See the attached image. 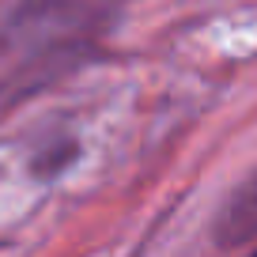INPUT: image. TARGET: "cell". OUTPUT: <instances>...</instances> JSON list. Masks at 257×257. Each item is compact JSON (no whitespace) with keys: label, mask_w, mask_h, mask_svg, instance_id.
<instances>
[{"label":"cell","mask_w":257,"mask_h":257,"mask_svg":"<svg viewBox=\"0 0 257 257\" xmlns=\"http://www.w3.org/2000/svg\"><path fill=\"white\" fill-rule=\"evenodd\" d=\"M117 16L121 0H16L0 19V110L83 68Z\"/></svg>","instance_id":"obj_1"},{"label":"cell","mask_w":257,"mask_h":257,"mask_svg":"<svg viewBox=\"0 0 257 257\" xmlns=\"http://www.w3.org/2000/svg\"><path fill=\"white\" fill-rule=\"evenodd\" d=\"M216 242L219 249H246L257 242V170L246 174L216 212Z\"/></svg>","instance_id":"obj_2"},{"label":"cell","mask_w":257,"mask_h":257,"mask_svg":"<svg viewBox=\"0 0 257 257\" xmlns=\"http://www.w3.org/2000/svg\"><path fill=\"white\" fill-rule=\"evenodd\" d=\"M249 257H257V249H253V253H249Z\"/></svg>","instance_id":"obj_3"}]
</instances>
